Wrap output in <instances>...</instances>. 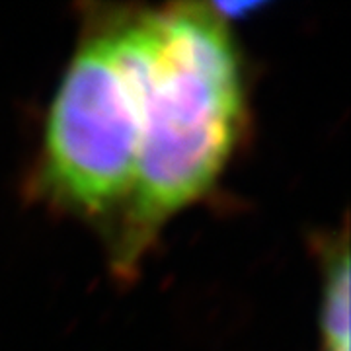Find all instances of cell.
<instances>
[{
  "label": "cell",
  "mask_w": 351,
  "mask_h": 351,
  "mask_svg": "<svg viewBox=\"0 0 351 351\" xmlns=\"http://www.w3.org/2000/svg\"><path fill=\"white\" fill-rule=\"evenodd\" d=\"M237 45L207 4L149 10L135 178L113 263L131 276L160 228L225 170L244 127Z\"/></svg>",
  "instance_id": "6da1fadb"
},
{
  "label": "cell",
  "mask_w": 351,
  "mask_h": 351,
  "mask_svg": "<svg viewBox=\"0 0 351 351\" xmlns=\"http://www.w3.org/2000/svg\"><path fill=\"white\" fill-rule=\"evenodd\" d=\"M147 12L88 24L51 106L41 162L43 195L86 217L123 207L135 178L147 61Z\"/></svg>",
  "instance_id": "7a4b0ae2"
},
{
  "label": "cell",
  "mask_w": 351,
  "mask_h": 351,
  "mask_svg": "<svg viewBox=\"0 0 351 351\" xmlns=\"http://www.w3.org/2000/svg\"><path fill=\"white\" fill-rule=\"evenodd\" d=\"M320 306L322 351H350V244L348 230L324 246Z\"/></svg>",
  "instance_id": "3957f363"
}]
</instances>
